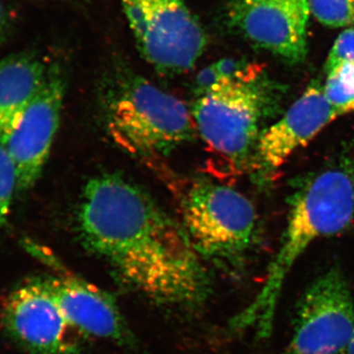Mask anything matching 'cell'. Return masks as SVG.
Returning a JSON list of instances; mask_svg holds the SVG:
<instances>
[{"label": "cell", "mask_w": 354, "mask_h": 354, "mask_svg": "<svg viewBox=\"0 0 354 354\" xmlns=\"http://www.w3.org/2000/svg\"><path fill=\"white\" fill-rule=\"evenodd\" d=\"M76 221L86 248L153 301L191 307L208 297V274L183 225L125 177L91 179Z\"/></svg>", "instance_id": "obj_1"}, {"label": "cell", "mask_w": 354, "mask_h": 354, "mask_svg": "<svg viewBox=\"0 0 354 354\" xmlns=\"http://www.w3.org/2000/svg\"><path fill=\"white\" fill-rule=\"evenodd\" d=\"M354 216V164L346 160L319 172L291 196L288 223L262 290L232 321L235 330L255 328L267 339L286 277L312 242L339 234Z\"/></svg>", "instance_id": "obj_2"}, {"label": "cell", "mask_w": 354, "mask_h": 354, "mask_svg": "<svg viewBox=\"0 0 354 354\" xmlns=\"http://www.w3.org/2000/svg\"><path fill=\"white\" fill-rule=\"evenodd\" d=\"M104 121L114 143L137 157L169 155L194 137L187 106L130 71L118 73L106 91Z\"/></svg>", "instance_id": "obj_3"}, {"label": "cell", "mask_w": 354, "mask_h": 354, "mask_svg": "<svg viewBox=\"0 0 354 354\" xmlns=\"http://www.w3.org/2000/svg\"><path fill=\"white\" fill-rule=\"evenodd\" d=\"M277 92L263 75L253 80L225 78L198 95L191 108L200 136L230 165H249L261 127L276 111Z\"/></svg>", "instance_id": "obj_4"}, {"label": "cell", "mask_w": 354, "mask_h": 354, "mask_svg": "<svg viewBox=\"0 0 354 354\" xmlns=\"http://www.w3.org/2000/svg\"><path fill=\"white\" fill-rule=\"evenodd\" d=\"M181 212L184 230L201 258L237 262L257 241L259 227L255 208L230 186L195 181L184 193Z\"/></svg>", "instance_id": "obj_5"}, {"label": "cell", "mask_w": 354, "mask_h": 354, "mask_svg": "<svg viewBox=\"0 0 354 354\" xmlns=\"http://www.w3.org/2000/svg\"><path fill=\"white\" fill-rule=\"evenodd\" d=\"M140 53L164 75L195 66L206 32L183 0H120Z\"/></svg>", "instance_id": "obj_6"}, {"label": "cell", "mask_w": 354, "mask_h": 354, "mask_svg": "<svg viewBox=\"0 0 354 354\" xmlns=\"http://www.w3.org/2000/svg\"><path fill=\"white\" fill-rule=\"evenodd\" d=\"M354 332V302L344 272L333 267L307 288L283 354H341Z\"/></svg>", "instance_id": "obj_7"}, {"label": "cell", "mask_w": 354, "mask_h": 354, "mask_svg": "<svg viewBox=\"0 0 354 354\" xmlns=\"http://www.w3.org/2000/svg\"><path fill=\"white\" fill-rule=\"evenodd\" d=\"M309 11L308 0H230L225 18L253 46L293 65L306 58Z\"/></svg>", "instance_id": "obj_8"}, {"label": "cell", "mask_w": 354, "mask_h": 354, "mask_svg": "<svg viewBox=\"0 0 354 354\" xmlns=\"http://www.w3.org/2000/svg\"><path fill=\"white\" fill-rule=\"evenodd\" d=\"M65 90L64 71L50 65L41 90L3 142L15 165L18 192L22 194L38 181L50 156L59 127Z\"/></svg>", "instance_id": "obj_9"}, {"label": "cell", "mask_w": 354, "mask_h": 354, "mask_svg": "<svg viewBox=\"0 0 354 354\" xmlns=\"http://www.w3.org/2000/svg\"><path fill=\"white\" fill-rule=\"evenodd\" d=\"M3 319L11 337L32 354H83L82 335L67 322L46 279H32L14 290Z\"/></svg>", "instance_id": "obj_10"}, {"label": "cell", "mask_w": 354, "mask_h": 354, "mask_svg": "<svg viewBox=\"0 0 354 354\" xmlns=\"http://www.w3.org/2000/svg\"><path fill=\"white\" fill-rule=\"evenodd\" d=\"M337 118L323 86L313 81L281 120L261 133L249 164L254 180L264 186L272 183L288 158Z\"/></svg>", "instance_id": "obj_11"}, {"label": "cell", "mask_w": 354, "mask_h": 354, "mask_svg": "<svg viewBox=\"0 0 354 354\" xmlns=\"http://www.w3.org/2000/svg\"><path fill=\"white\" fill-rule=\"evenodd\" d=\"M58 308L81 335L127 344L131 333L113 295L72 274L46 279Z\"/></svg>", "instance_id": "obj_12"}, {"label": "cell", "mask_w": 354, "mask_h": 354, "mask_svg": "<svg viewBox=\"0 0 354 354\" xmlns=\"http://www.w3.org/2000/svg\"><path fill=\"white\" fill-rule=\"evenodd\" d=\"M36 53L22 51L0 60V143L38 94L50 72Z\"/></svg>", "instance_id": "obj_13"}, {"label": "cell", "mask_w": 354, "mask_h": 354, "mask_svg": "<svg viewBox=\"0 0 354 354\" xmlns=\"http://www.w3.org/2000/svg\"><path fill=\"white\" fill-rule=\"evenodd\" d=\"M327 75L324 93L337 116L344 115L354 102V64H339Z\"/></svg>", "instance_id": "obj_14"}, {"label": "cell", "mask_w": 354, "mask_h": 354, "mask_svg": "<svg viewBox=\"0 0 354 354\" xmlns=\"http://www.w3.org/2000/svg\"><path fill=\"white\" fill-rule=\"evenodd\" d=\"M319 22L332 28L354 24V0H308Z\"/></svg>", "instance_id": "obj_15"}, {"label": "cell", "mask_w": 354, "mask_h": 354, "mask_svg": "<svg viewBox=\"0 0 354 354\" xmlns=\"http://www.w3.org/2000/svg\"><path fill=\"white\" fill-rule=\"evenodd\" d=\"M16 192H18L17 171L6 146L0 143V230L8 218Z\"/></svg>", "instance_id": "obj_16"}, {"label": "cell", "mask_w": 354, "mask_h": 354, "mask_svg": "<svg viewBox=\"0 0 354 354\" xmlns=\"http://www.w3.org/2000/svg\"><path fill=\"white\" fill-rule=\"evenodd\" d=\"M344 62L354 64V28L346 30L337 37L326 62V73Z\"/></svg>", "instance_id": "obj_17"}, {"label": "cell", "mask_w": 354, "mask_h": 354, "mask_svg": "<svg viewBox=\"0 0 354 354\" xmlns=\"http://www.w3.org/2000/svg\"><path fill=\"white\" fill-rule=\"evenodd\" d=\"M13 26L14 15L8 2L0 0V46L8 39Z\"/></svg>", "instance_id": "obj_18"}, {"label": "cell", "mask_w": 354, "mask_h": 354, "mask_svg": "<svg viewBox=\"0 0 354 354\" xmlns=\"http://www.w3.org/2000/svg\"><path fill=\"white\" fill-rule=\"evenodd\" d=\"M341 354H354V332L348 346H346V348L344 349Z\"/></svg>", "instance_id": "obj_19"}, {"label": "cell", "mask_w": 354, "mask_h": 354, "mask_svg": "<svg viewBox=\"0 0 354 354\" xmlns=\"http://www.w3.org/2000/svg\"><path fill=\"white\" fill-rule=\"evenodd\" d=\"M351 111H354V102L353 104H351V106H349V109H348V113H351Z\"/></svg>", "instance_id": "obj_20"}, {"label": "cell", "mask_w": 354, "mask_h": 354, "mask_svg": "<svg viewBox=\"0 0 354 354\" xmlns=\"http://www.w3.org/2000/svg\"><path fill=\"white\" fill-rule=\"evenodd\" d=\"M2 1H7V2H8L9 0H2Z\"/></svg>", "instance_id": "obj_21"}]
</instances>
